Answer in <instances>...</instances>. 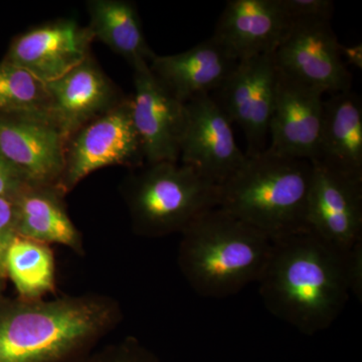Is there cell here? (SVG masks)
Returning a JSON list of instances; mask_svg holds the SVG:
<instances>
[{
  "instance_id": "cell-1",
  "label": "cell",
  "mask_w": 362,
  "mask_h": 362,
  "mask_svg": "<svg viewBox=\"0 0 362 362\" xmlns=\"http://www.w3.org/2000/svg\"><path fill=\"white\" fill-rule=\"evenodd\" d=\"M123 318L116 299L97 293L28 300L0 292V362H78Z\"/></svg>"
},
{
  "instance_id": "cell-2",
  "label": "cell",
  "mask_w": 362,
  "mask_h": 362,
  "mask_svg": "<svg viewBox=\"0 0 362 362\" xmlns=\"http://www.w3.org/2000/svg\"><path fill=\"white\" fill-rule=\"evenodd\" d=\"M258 283L272 315L310 337L329 328L351 296L343 252L310 230L273 242Z\"/></svg>"
},
{
  "instance_id": "cell-3",
  "label": "cell",
  "mask_w": 362,
  "mask_h": 362,
  "mask_svg": "<svg viewBox=\"0 0 362 362\" xmlns=\"http://www.w3.org/2000/svg\"><path fill=\"white\" fill-rule=\"evenodd\" d=\"M177 263L199 296L223 299L258 282L273 242L256 228L214 207L180 233Z\"/></svg>"
},
{
  "instance_id": "cell-4",
  "label": "cell",
  "mask_w": 362,
  "mask_h": 362,
  "mask_svg": "<svg viewBox=\"0 0 362 362\" xmlns=\"http://www.w3.org/2000/svg\"><path fill=\"white\" fill-rule=\"evenodd\" d=\"M313 164L267 148L220 187L218 207L272 242L307 232Z\"/></svg>"
},
{
  "instance_id": "cell-5",
  "label": "cell",
  "mask_w": 362,
  "mask_h": 362,
  "mask_svg": "<svg viewBox=\"0 0 362 362\" xmlns=\"http://www.w3.org/2000/svg\"><path fill=\"white\" fill-rule=\"evenodd\" d=\"M120 192L133 232L148 239L181 233L220 204V187L180 161L132 169L121 182Z\"/></svg>"
},
{
  "instance_id": "cell-6",
  "label": "cell",
  "mask_w": 362,
  "mask_h": 362,
  "mask_svg": "<svg viewBox=\"0 0 362 362\" xmlns=\"http://www.w3.org/2000/svg\"><path fill=\"white\" fill-rule=\"evenodd\" d=\"M145 164L144 151L132 117L130 97L68 138L65 168L59 187L68 195L81 181L110 166L136 169Z\"/></svg>"
},
{
  "instance_id": "cell-7",
  "label": "cell",
  "mask_w": 362,
  "mask_h": 362,
  "mask_svg": "<svg viewBox=\"0 0 362 362\" xmlns=\"http://www.w3.org/2000/svg\"><path fill=\"white\" fill-rule=\"evenodd\" d=\"M329 21L290 23L272 54L276 68L323 94L351 90L352 75Z\"/></svg>"
},
{
  "instance_id": "cell-8",
  "label": "cell",
  "mask_w": 362,
  "mask_h": 362,
  "mask_svg": "<svg viewBox=\"0 0 362 362\" xmlns=\"http://www.w3.org/2000/svg\"><path fill=\"white\" fill-rule=\"evenodd\" d=\"M232 125L211 95L192 98L185 104L180 162L221 187L247 159L235 142Z\"/></svg>"
},
{
  "instance_id": "cell-9",
  "label": "cell",
  "mask_w": 362,
  "mask_h": 362,
  "mask_svg": "<svg viewBox=\"0 0 362 362\" xmlns=\"http://www.w3.org/2000/svg\"><path fill=\"white\" fill-rule=\"evenodd\" d=\"M278 71L272 54L240 61L214 101L230 122L238 123L247 141V157L263 153L277 87Z\"/></svg>"
},
{
  "instance_id": "cell-10",
  "label": "cell",
  "mask_w": 362,
  "mask_h": 362,
  "mask_svg": "<svg viewBox=\"0 0 362 362\" xmlns=\"http://www.w3.org/2000/svg\"><path fill=\"white\" fill-rule=\"evenodd\" d=\"M66 138L47 114L0 115V154L28 185H58Z\"/></svg>"
},
{
  "instance_id": "cell-11",
  "label": "cell",
  "mask_w": 362,
  "mask_h": 362,
  "mask_svg": "<svg viewBox=\"0 0 362 362\" xmlns=\"http://www.w3.org/2000/svg\"><path fill=\"white\" fill-rule=\"evenodd\" d=\"M308 230L340 252L362 242V181L312 162Z\"/></svg>"
},
{
  "instance_id": "cell-12",
  "label": "cell",
  "mask_w": 362,
  "mask_h": 362,
  "mask_svg": "<svg viewBox=\"0 0 362 362\" xmlns=\"http://www.w3.org/2000/svg\"><path fill=\"white\" fill-rule=\"evenodd\" d=\"M93 42L87 26L70 18H59L16 35L4 59L21 66L47 84L89 58Z\"/></svg>"
},
{
  "instance_id": "cell-13",
  "label": "cell",
  "mask_w": 362,
  "mask_h": 362,
  "mask_svg": "<svg viewBox=\"0 0 362 362\" xmlns=\"http://www.w3.org/2000/svg\"><path fill=\"white\" fill-rule=\"evenodd\" d=\"M132 117L141 139L145 163L180 161L185 104L176 100L154 77L148 63L132 66Z\"/></svg>"
},
{
  "instance_id": "cell-14",
  "label": "cell",
  "mask_w": 362,
  "mask_h": 362,
  "mask_svg": "<svg viewBox=\"0 0 362 362\" xmlns=\"http://www.w3.org/2000/svg\"><path fill=\"white\" fill-rule=\"evenodd\" d=\"M268 148L314 162L323 120V92L278 70Z\"/></svg>"
},
{
  "instance_id": "cell-15",
  "label": "cell",
  "mask_w": 362,
  "mask_h": 362,
  "mask_svg": "<svg viewBox=\"0 0 362 362\" xmlns=\"http://www.w3.org/2000/svg\"><path fill=\"white\" fill-rule=\"evenodd\" d=\"M47 87L49 117L66 140L126 98L92 54L63 77L47 83Z\"/></svg>"
},
{
  "instance_id": "cell-16",
  "label": "cell",
  "mask_w": 362,
  "mask_h": 362,
  "mask_svg": "<svg viewBox=\"0 0 362 362\" xmlns=\"http://www.w3.org/2000/svg\"><path fill=\"white\" fill-rule=\"evenodd\" d=\"M288 25L280 0H230L211 37L240 62L273 54Z\"/></svg>"
},
{
  "instance_id": "cell-17",
  "label": "cell",
  "mask_w": 362,
  "mask_h": 362,
  "mask_svg": "<svg viewBox=\"0 0 362 362\" xmlns=\"http://www.w3.org/2000/svg\"><path fill=\"white\" fill-rule=\"evenodd\" d=\"M238 63L209 37L180 54H156L148 66L168 93L187 104L192 98L220 89Z\"/></svg>"
},
{
  "instance_id": "cell-18",
  "label": "cell",
  "mask_w": 362,
  "mask_h": 362,
  "mask_svg": "<svg viewBox=\"0 0 362 362\" xmlns=\"http://www.w3.org/2000/svg\"><path fill=\"white\" fill-rule=\"evenodd\" d=\"M58 185H28L14 199L16 233L49 245H61L85 256L84 239L66 209Z\"/></svg>"
},
{
  "instance_id": "cell-19",
  "label": "cell",
  "mask_w": 362,
  "mask_h": 362,
  "mask_svg": "<svg viewBox=\"0 0 362 362\" xmlns=\"http://www.w3.org/2000/svg\"><path fill=\"white\" fill-rule=\"evenodd\" d=\"M362 181V105L352 90L324 100L323 120L315 161Z\"/></svg>"
},
{
  "instance_id": "cell-20",
  "label": "cell",
  "mask_w": 362,
  "mask_h": 362,
  "mask_svg": "<svg viewBox=\"0 0 362 362\" xmlns=\"http://www.w3.org/2000/svg\"><path fill=\"white\" fill-rule=\"evenodd\" d=\"M89 28L94 40L108 47L131 66L156 57L143 32L137 6L130 0H89Z\"/></svg>"
},
{
  "instance_id": "cell-21",
  "label": "cell",
  "mask_w": 362,
  "mask_h": 362,
  "mask_svg": "<svg viewBox=\"0 0 362 362\" xmlns=\"http://www.w3.org/2000/svg\"><path fill=\"white\" fill-rule=\"evenodd\" d=\"M6 271L16 296L28 300L56 296V261L49 245L16 235L7 252Z\"/></svg>"
},
{
  "instance_id": "cell-22",
  "label": "cell",
  "mask_w": 362,
  "mask_h": 362,
  "mask_svg": "<svg viewBox=\"0 0 362 362\" xmlns=\"http://www.w3.org/2000/svg\"><path fill=\"white\" fill-rule=\"evenodd\" d=\"M49 92L45 82L11 62H0V115H49Z\"/></svg>"
},
{
  "instance_id": "cell-23",
  "label": "cell",
  "mask_w": 362,
  "mask_h": 362,
  "mask_svg": "<svg viewBox=\"0 0 362 362\" xmlns=\"http://www.w3.org/2000/svg\"><path fill=\"white\" fill-rule=\"evenodd\" d=\"M78 362H161L137 338L126 337L120 341L98 347Z\"/></svg>"
},
{
  "instance_id": "cell-24",
  "label": "cell",
  "mask_w": 362,
  "mask_h": 362,
  "mask_svg": "<svg viewBox=\"0 0 362 362\" xmlns=\"http://www.w3.org/2000/svg\"><path fill=\"white\" fill-rule=\"evenodd\" d=\"M286 18L295 21H331L334 2L331 0H280Z\"/></svg>"
},
{
  "instance_id": "cell-25",
  "label": "cell",
  "mask_w": 362,
  "mask_h": 362,
  "mask_svg": "<svg viewBox=\"0 0 362 362\" xmlns=\"http://www.w3.org/2000/svg\"><path fill=\"white\" fill-rule=\"evenodd\" d=\"M16 206L13 197H0V292H6L7 252L16 239Z\"/></svg>"
},
{
  "instance_id": "cell-26",
  "label": "cell",
  "mask_w": 362,
  "mask_h": 362,
  "mask_svg": "<svg viewBox=\"0 0 362 362\" xmlns=\"http://www.w3.org/2000/svg\"><path fill=\"white\" fill-rule=\"evenodd\" d=\"M343 264L350 295H354L361 302L362 242L357 243L349 251L343 252Z\"/></svg>"
},
{
  "instance_id": "cell-27",
  "label": "cell",
  "mask_w": 362,
  "mask_h": 362,
  "mask_svg": "<svg viewBox=\"0 0 362 362\" xmlns=\"http://www.w3.org/2000/svg\"><path fill=\"white\" fill-rule=\"evenodd\" d=\"M28 185L21 173L0 154V197H16Z\"/></svg>"
}]
</instances>
